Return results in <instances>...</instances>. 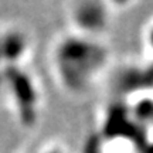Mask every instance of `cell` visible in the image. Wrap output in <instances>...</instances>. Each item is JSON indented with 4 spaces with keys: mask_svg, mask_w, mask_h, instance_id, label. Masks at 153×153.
Segmentation results:
<instances>
[{
    "mask_svg": "<svg viewBox=\"0 0 153 153\" xmlns=\"http://www.w3.org/2000/svg\"><path fill=\"white\" fill-rule=\"evenodd\" d=\"M9 70V67L6 64L4 55H3V50H1V44H0V91H1V84H3V76L4 72Z\"/></svg>",
    "mask_w": 153,
    "mask_h": 153,
    "instance_id": "7",
    "label": "cell"
},
{
    "mask_svg": "<svg viewBox=\"0 0 153 153\" xmlns=\"http://www.w3.org/2000/svg\"><path fill=\"white\" fill-rule=\"evenodd\" d=\"M120 3L109 1H76L70 6L67 11L70 30L78 34L92 36V37H104L115 14L118 13Z\"/></svg>",
    "mask_w": 153,
    "mask_h": 153,
    "instance_id": "3",
    "label": "cell"
},
{
    "mask_svg": "<svg viewBox=\"0 0 153 153\" xmlns=\"http://www.w3.org/2000/svg\"><path fill=\"white\" fill-rule=\"evenodd\" d=\"M30 153H68L65 148H61L58 145H48V146H41L37 150H33Z\"/></svg>",
    "mask_w": 153,
    "mask_h": 153,
    "instance_id": "6",
    "label": "cell"
},
{
    "mask_svg": "<svg viewBox=\"0 0 153 153\" xmlns=\"http://www.w3.org/2000/svg\"><path fill=\"white\" fill-rule=\"evenodd\" d=\"M0 44L9 68L26 65L31 51V38L24 30L19 27L0 30Z\"/></svg>",
    "mask_w": 153,
    "mask_h": 153,
    "instance_id": "4",
    "label": "cell"
},
{
    "mask_svg": "<svg viewBox=\"0 0 153 153\" xmlns=\"http://www.w3.org/2000/svg\"><path fill=\"white\" fill-rule=\"evenodd\" d=\"M0 95L24 128H33L41 115L43 94L40 82L26 65L11 67L4 72Z\"/></svg>",
    "mask_w": 153,
    "mask_h": 153,
    "instance_id": "2",
    "label": "cell"
},
{
    "mask_svg": "<svg viewBox=\"0 0 153 153\" xmlns=\"http://www.w3.org/2000/svg\"><path fill=\"white\" fill-rule=\"evenodd\" d=\"M142 41H143V50H145V57L148 58L149 65L153 67V16L150 20L146 23L145 30L142 34Z\"/></svg>",
    "mask_w": 153,
    "mask_h": 153,
    "instance_id": "5",
    "label": "cell"
},
{
    "mask_svg": "<svg viewBox=\"0 0 153 153\" xmlns=\"http://www.w3.org/2000/svg\"><path fill=\"white\" fill-rule=\"evenodd\" d=\"M109 45L104 37L67 33L57 38L50 51V65L55 82L64 92L84 97L92 92L111 68Z\"/></svg>",
    "mask_w": 153,
    "mask_h": 153,
    "instance_id": "1",
    "label": "cell"
}]
</instances>
